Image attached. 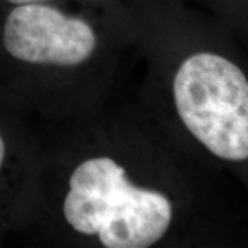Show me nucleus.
<instances>
[{
	"instance_id": "3",
	"label": "nucleus",
	"mask_w": 248,
	"mask_h": 248,
	"mask_svg": "<svg viewBox=\"0 0 248 248\" xmlns=\"http://www.w3.org/2000/svg\"><path fill=\"white\" fill-rule=\"evenodd\" d=\"M3 43L14 58L29 63L73 66L94 53L93 28L47 3L18 4L4 24Z\"/></svg>"
},
{
	"instance_id": "5",
	"label": "nucleus",
	"mask_w": 248,
	"mask_h": 248,
	"mask_svg": "<svg viewBox=\"0 0 248 248\" xmlns=\"http://www.w3.org/2000/svg\"><path fill=\"white\" fill-rule=\"evenodd\" d=\"M4 151H6V148H4V141H3V138L0 137V166H1L3 159H4Z\"/></svg>"
},
{
	"instance_id": "2",
	"label": "nucleus",
	"mask_w": 248,
	"mask_h": 248,
	"mask_svg": "<svg viewBox=\"0 0 248 248\" xmlns=\"http://www.w3.org/2000/svg\"><path fill=\"white\" fill-rule=\"evenodd\" d=\"M179 117L213 155L248 159V80L233 62L200 53L179 66L174 79Z\"/></svg>"
},
{
	"instance_id": "1",
	"label": "nucleus",
	"mask_w": 248,
	"mask_h": 248,
	"mask_svg": "<svg viewBox=\"0 0 248 248\" xmlns=\"http://www.w3.org/2000/svg\"><path fill=\"white\" fill-rule=\"evenodd\" d=\"M63 215L83 234H98L108 248H146L169 229L172 207L164 195L130 184L110 157L83 161L69 179Z\"/></svg>"
},
{
	"instance_id": "4",
	"label": "nucleus",
	"mask_w": 248,
	"mask_h": 248,
	"mask_svg": "<svg viewBox=\"0 0 248 248\" xmlns=\"http://www.w3.org/2000/svg\"><path fill=\"white\" fill-rule=\"evenodd\" d=\"M6 1L14 4V6H18V4H27V3H45L47 0H6Z\"/></svg>"
}]
</instances>
